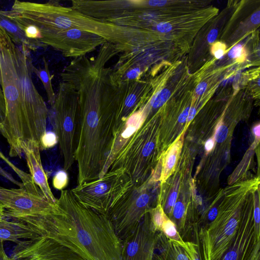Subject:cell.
Returning a JSON list of instances; mask_svg holds the SVG:
<instances>
[{
	"mask_svg": "<svg viewBox=\"0 0 260 260\" xmlns=\"http://www.w3.org/2000/svg\"><path fill=\"white\" fill-rule=\"evenodd\" d=\"M30 51L16 44L0 26V86L6 113L0 133L9 146L11 157H21L22 147L32 143L41 150L47 132L49 110L32 79Z\"/></svg>",
	"mask_w": 260,
	"mask_h": 260,
	"instance_id": "obj_1",
	"label": "cell"
},
{
	"mask_svg": "<svg viewBox=\"0 0 260 260\" xmlns=\"http://www.w3.org/2000/svg\"><path fill=\"white\" fill-rule=\"evenodd\" d=\"M54 213L19 216L14 220L52 239L86 260H121V241L109 219L79 203L71 190H62Z\"/></svg>",
	"mask_w": 260,
	"mask_h": 260,
	"instance_id": "obj_2",
	"label": "cell"
},
{
	"mask_svg": "<svg viewBox=\"0 0 260 260\" xmlns=\"http://www.w3.org/2000/svg\"><path fill=\"white\" fill-rule=\"evenodd\" d=\"M79 124L75 159L77 185L103 176L114 141V129L122 101L116 92L96 85L78 91Z\"/></svg>",
	"mask_w": 260,
	"mask_h": 260,
	"instance_id": "obj_3",
	"label": "cell"
},
{
	"mask_svg": "<svg viewBox=\"0 0 260 260\" xmlns=\"http://www.w3.org/2000/svg\"><path fill=\"white\" fill-rule=\"evenodd\" d=\"M21 18L24 25L35 30L38 38L55 30L78 29L93 33L108 43L127 48L134 46L140 35L139 29L88 16L73 8L63 7L56 1L28 2L22 9Z\"/></svg>",
	"mask_w": 260,
	"mask_h": 260,
	"instance_id": "obj_4",
	"label": "cell"
},
{
	"mask_svg": "<svg viewBox=\"0 0 260 260\" xmlns=\"http://www.w3.org/2000/svg\"><path fill=\"white\" fill-rule=\"evenodd\" d=\"M56 135L63 159L64 171L74 162L79 124V102L77 91L69 83L60 82L54 103L49 115Z\"/></svg>",
	"mask_w": 260,
	"mask_h": 260,
	"instance_id": "obj_5",
	"label": "cell"
},
{
	"mask_svg": "<svg viewBox=\"0 0 260 260\" xmlns=\"http://www.w3.org/2000/svg\"><path fill=\"white\" fill-rule=\"evenodd\" d=\"M134 186L129 176L119 169L108 171L102 177L77 185L71 191L82 205L107 216Z\"/></svg>",
	"mask_w": 260,
	"mask_h": 260,
	"instance_id": "obj_6",
	"label": "cell"
},
{
	"mask_svg": "<svg viewBox=\"0 0 260 260\" xmlns=\"http://www.w3.org/2000/svg\"><path fill=\"white\" fill-rule=\"evenodd\" d=\"M146 189L143 184L134 185L107 215L121 241L131 234L145 215L150 211V197Z\"/></svg>",
	"mask_w": 260,
	"mask_h": 260,
	"instance_id": "obj_7",
	"label": "cell"
},
{
	"mask_svg": "<svg viewBox=\"0 0 260 260\" xmlns=\"http://www.w3.org/2000/svg\"><path fill=\"white\" fill-rule=\"evenodd\" d=\"M43 48L50 46L66 57L78 58L107 42L103 38L78 29L55 30L42 35L38 40Z\"/></svg>",
	"mask_w": 260,
	"mask_h": 260,
	"instance_id": "obj_8",
	"label": "cell"
},
{
	"mask_svg": "<svg viewBox=\"0 0 260 260\" xmlns=\"http://www.w3.org/2000/svg\"><path fill=\"white\" fill-rule=\"evenodd\" d=\"M10 257V260H86L56 241L44 236L19 241Z\"/></svg>",
	"mask_w": 260,
	"mask_h": 260,
	"instance_id": "obj_9",
	"label": "cell"
},
{
	"mask_svg": "<svg viewBox=\"0 0 260 260\" xmlns=\"http://www.w3.org/2000/svg\"><path fill=\"white\" fill-rule=\"evenodd\" d=\"M57 203L48 201L44 196L27 191L23 188L8 189L3 217L11 219L19 216H39L55 212Z\"/></svg>",
	"mask_w": 260,
	"mask_h": 260,
	"instance_id": "obj_10",
	"label": "cell"
},
{
	"mask_svg": "<svg viewBox=\"0 0 260 260\" xmlns=\"http://www.w3.org/2000/svg\"><path fill=\"white\" fill-rule=\"evenodd\" d=\"M145 215L134 231L121 241V260H152L157 234Z\"/></svg>",
	"mask_w": 260,
	"mask_h": 260,
	"instance_id": "obj_11",
	"label": "cell"
},
{
	"mask_svg": "<svg viewBox=\"0 0 260 260\" xmlns=\"http://www.w3.org/2000/svg\"><path fill=\"white\" fill-rule=\"evenodd\" d=\"M22 149L32 182L48 201L57 203V199L50 189L47 176L42 166L40 147L32 143H26L22 146Z\"/></svg>",
	"mask_w": 260,
	"mask_h": 260,
	"instance_id": "obj_12",
	"label": "cell"
},
{
	"mask_svg": "<svg viewBox=\"0 0 260 260\" xmlns=\"http://www.w3.org/2000/svg\"><path fill=\"white\" fill-rule=\"evenodd\" d=\"M40 237L41 236L38 231L23 222L0 217V244L5 241L17 243L21 240Z\"/></svg>",
	"mask_w": 260,
	"mask_h": 260,
	"instance_id": "obj_13",
	"label": "cell"
},
{
	"mask_svg": "<svg viewBox=\"0 0 260 260\" xmlns=\"http://www.w3.org/2000/svg\"><path fill=\"white\" fill-rule=\"evenodd\" d=\"M0 26L16 44L25 46L30 51H35L41 48L39 43L26 38L18 26L2 10H0Z\"/></svg>",
	"mask_w": 260,
	"mask_h": 260,
	"instance_id": "obj_14",
	"label": "cell"
},
{
	"mask_svg": "<svg viewBox=\"0 0 260 260\" xmlns=\"http://www.w3.org/2000/svg\"><path fill=\"white\" fill-rule=\"evenodd\" d=\"M156 246L162 260H189L184 249L162 232L157 234Z\"/></svg>",
	"mask_w": 260,
	"mask_h": 260,
	"instance_id": "obj_15",
	"label": "cell"
},
{
	"mask_svg": "<svg viewBox=\"0 0 260 260\" xmlns=\"http://www.w3.org/2000/svg\"><path fill=\"white\" fill-rule=\"evenodd\" d=\"M43 67L37 68L34 66L33 73L41 81L46 92L48 102L52 106L55 102L56 94L53 90L52 84V76L50 75L48 62L46 58H43Z\"/></svg>",
	"mask_w": 260,
	"mask_h": 260,
	"instance_id": "obj_16",
	"label": "cell"
},
{
	"mask_svg": "<svg viewBox=\"0 0 260 260\" xmlns=\"http://www.w3.org/2000/svg\"><path fill=\"white\" fill-rule=\"evenodd\" d=\"M0 158L17 175L23 183L24 189L29 193L38 196L43 194L38 187L32 182L30 174L24 172L15 166L0 150Z\"/></svg>",
	"mask_w": 260,
	"mask_h": 260,
	"instance_id": "obj_17",
	"label": "cell"
},
{
	"mask_svg": "<svg viewBox=\"0 0 260 260\" xmlns=\"http://www.w3.org/2000/svg\"><path fill=\"white\" fill-rule=\"evenodd\" d=\"M161 232L169 239L177 242L183 248L185 247V241L183 240V239L178 232L176 225L167 216L162 225Z\"/></svg>",
	"mask_w": 260,
	"mask_h": 260,
	"instance_id": "obj_18",
	"label": "cell"
},
{
	"mask_svg": "<svg viewBox=\"0 0 260 260\" xmlns=\"http://www.w3.org/2000/svg\"><path fill=\"white\" fill-rule=\"evenodd\" d=\"M150 219L154 230L161 232V227L166 217L160 205L150 210Z\"/></svg>",
	"mask_w": 260,
	"mask_h": 260,
	"instance_id": "obj_19",
	"label": "cell"
},
{
	"mask_svg": "<svg viewBox=\"0 0 260 260\" xmlns=\"http://www.w3.org/2000/svg\"><path fill=\"white\" fill-rule=\"evenodd\" d=\"M171 92L166 88L157 91L151 98L150 101V106L154 108H157L162 106L170 98Z\"/></svg>",
	"mask_w": 260,
	"mask_h": 260,
	"instance_id": "obj_20",
	"label": "cell"
},
{
	"mask_svg": "<svg viewBox=\"0 0 260 260\" xmlns=\"http://www.w3.org/2000/svg\"><path fill=\"white\" fill-rule=\"evenodd\" d=\"M180 144V142L175 144L168 153L164 168V175L169 173L174 167Z\"/></svg>",
	"mask_w": 260,
	"mask_h": 260,
	"instance_id": "obj_21",
	"label": "cell"
},
{
	"mask_svg": "<svg viewBox=\"0 0 260 260\" xmlns=\"http://www.w3.org/2000/svg\"><path fill=\"white\" fill-rule=\"evenodd\" d=\"M185 246L183 248L185 251L189 260H202L200 247L198 244L192 242H185Z\"/></svg>",
	"mask_w": 260,
	"mask_h": 260,
	"instance_id": "obj_22",
	"label": "cell"
},
{
	"mask_svg": "<svg viewBox=\"0 0 260 260\" xmlns=\"http://www.w3.org/2000/svg\"><path fill=\"white\" fill-rule=\"evenodd\" d=\"M68 183V174L65 171H59L53 178L52 184L57 190H63Z\"/></svg>",
	"mask_w": 260,
	"mask_h": 260,
	"instance_id": "obj_23",
	"label": "cell"
},
{
	"mask_svg": "<svg viewBox=\"0 0 260 260\" xmlns=\"http://www.w3.org/2000/svg\"><path fill=\"white\" fill-rule=\"evenodd\" d=\"M57 142V138L54 132H46L41 139V150L51 148Z\"/></svg>",
	"mask_w": 260,
	"mask_h": 260,
	"instance_id": "obj_24",
	"label": "cell"
},
{
	"mask_svg": "<svg viewBox=\"0 0 260 260\" xmlns=\"http://www.w3.org/2000/svg\"><path fill=\"white\" fill-rule=\"evenodd\" d=\"M245 53L243 46L240 44H238L234 46L230 50L228 54L229 56L232 58L240 60L241 58H244Z\"/></svg>",
	"mask_w": 260,
	"mask_h": 260,
	"instance_id": "obj_25",
	"label": "cell"
},
{
	"mask_svg": "<svg viewBox=\"0 0 260 260\" xmlns=\"http://www.w3.org/2000/svg\"><path fill=\"white\" fill-rule=\"evenodd\" d=\"M228 129L224 125H219L216 129L215 134V140L217 142L221 143L223 142L227 137Z\"/></svg>",
	"mask_w": 260,
	"mask_h": 260,
	"instance_id": "obj_26",
	"label": "cell"
},
{
	"mask_svg": "<svg viewBox=\"0 0 260 260\" xmlns=\"http://www.w3.org/2000/svg\"><path fill=\"white\" fill-rule=\"evenodd\" d=\"M225 46L224 44L217 42L213 45L212 51L214 56L217 59L221 58L225 53Z\"/></svg>",
	"mask_w": 260,
	"mask_h": 260,
	"instance_id": "obj_27",
	"label": "cell"
},
{
	"mask_svg": "<svg viewBox=\"0 0 260 260\" xmlns=\"http://www.w3.org/2000/svg\"><path fill=\"white\" fill-rule=\"evenodd\" d=\"M0 175L18 186L19 188H24L23 183L21 182L17 181L10 174L5 171L0 166Z\"/></svg>",
	"mask_w": 260,
	"mask_h": 260,
	"instance_id": "obj_28",
	"label": "cell"
},
{
	"mask_svg": "<svg viewBox=\"0 0 260 260\" xmlns=\"http://www.w3.org/2000/svg\"><path fill=\"white\" fill-rule=\"evenodd\" d=\"M156 28L160 32L166 33L172 30V26L169 22H161L156 25Z\"/></svg>",
	"mask_w": 260,
	"mask_h": 260,
	"instance_id": "obj_29",
	"label": "cell"
},
{
	"mask_svg": "<svg viewBox=\"0 0 260 260\" xmlns=\"http://www.w3.org/2000/svg\"><path fill=\"white\" fill-rule=\"evenodd\" d=\"M8 193V188L0 186V204L3 206V207L6 203Z\"/></svg>",
	"mask_w": 260,
	"mask_h": 260,
	"instance_id": "obj_30",
	"label": "cell"
},
{
	"mask_svg": "<svg viewBox=\"0 0 260 260\" xmlns=\"http://www.w3.org/2000/svg\"><path fill=\"white\" fill-rule=\"evenodd\" d=\"M177 196V194L175 191L173 192L170 196L168 202V206L169 208L168 210L169 212H171L172 207H174L176 203Z\"/></svg>",
	"mask_w": 260,
	"mask_h": 260,
	"instance_id": "obj_31",
	"label": "cell"
},
{
	"mask_svg": "<svg viewBox=\"0 0 260 260\" xmlns=\"http://www.w3.org/2000/svg\"><path fill=\"white\" fill-rule=\"evenodd\" d=\"M218 31L216 29H212L209 32L207 36V41L209 43H212L216 39Z\"/></svg>",
	"mask_w": 260,
	"mask_h": 260,
	"instance_id": "obj_32",
	"label": "cell"
},
{
	"mask_svg": "<svg viewBox=\"0 0 260 260\" xmlns=\"http://www.w3.org/2000/svg\"><path fill=\"white\" fill-rule=\"evenodd\" d=\"M207 83L205 82L200 83L197 86L196 89V92L198 95L203 94L207 88Z\"/></svg>",
	"mask_w": 260,
	"mask_h": 260,
	"instance_id": "obj_33",
	"label": "cell"
},
{
	"mask_svg": "<svg viewBox=\"0 0 260 260\" xmlns=\"http://www.w3.org/2000/svg\"><path fill=\"white\" fill-rule=\"evenodd\" d=\"M189 109H190V107H189L186 108L183 111V112L180 114V115H179V116L178 117V121L180 123H182L185 122L186 121V120L187 119Z\"/></svg>",
	"mask_w": 260,
	"mask_h": 260,
	"instance_id": "obj_34",
	"label": "cell"
},
{
	"mask_svg": "<svg viewBox=\"0 0 260 260\" xmlns=\"http://www.w3.org/2000/svg\"><path fill=\"white\" fill-rule=\"evenodd\" d=\"M218 210L216 208H211L208 214V219L210 221H213L217 216Z\"/></svg>",
	"mask_w": 260,
	"mask_h": 260,
	"instance_id": "obj_35",
	"label": "cell"
},
{
	"mask_svg": "<svg viewBox=\"0 0 260 260\" xmlns=\"http://www.w3.org/2000/svg\"><path fill=\"white\" fill-rule=\"evenodd\" d=\"M0 260H10V257L7 254L4 247V243L0 244Z\"/></svg>",
	"mask_w": 260,
	"mask_h": 260,
	"instance_id": "obj_36",
	"label": "cell"
},
{
	"mask_svg": "<svg viewBox=\"0 0 260 260\" xmlns=\"http://www.w3.org/2000/svg\"><path fill=\"white\" fill-rule=\"evenodd\" d=\"M149 6L151 7H161L165 5L167 3L166 1H150L148 2Z\"/></svg>",
	"mask_w": 260,
	"mask_h": 260,
	"instance_id": "obj_37",
	"label": "cell"
},
{
	"mask_svg": "<svg viewBox=\"0 0 260 260\" xmlns=\"http://www.w3.org/2000/svg\"><path fill=\"white\" fill-rule=\"evenodd\" d=\"M251 21L254 24H257L260 22L259 11L254 13L251 16Z\"/></svg>",
	"mask_w": 260,
	"mask_h": 260,
	"instance_id": "obj_38",
	"label": "cell"
},
{
	"mask_svg": "<svg viewBox=\"0 0 260 260\" xmlns=\"http://www.w3.org/2000/svg\"><path fill=\"white\" fill-rule=\"evenodd\" d=\"M196 114V109L194 107L190 108L187 117V121H191Z\"/></svg>",
	"mask_w": 260,
	"mask_h": 260,
	"instance_id": "obj_39",
	"label": "cell"
},
{
	"mask_svg": "<svg viewBox=\"0 0 260 260\" xmlns=\"http://www.w3.org/2000/svg\"><path fill=\"white\" fill-rule=\"evenodd\" d=\"M214 141L212 139H208L205 143V147L207 151H210L213 147Z\"/></svg>",
	"mask_w": 260,
	"mask_h": 260,
	"instance_id": "obj_40",
	"label": "cell"
},
{
	"mask_svg": "<svg viewBox=\"0 0 260 260\" xmlns=\"http://www.w3.org/2000/svg\"><path fill=\"white\" fill-rule=\"evenodd\" d=\"M253 132L255 136L259 138L260 136V126L259 124L256 125L253 128Z\"/></svg>",
	"mask_w": 260,
	"mask_h": 260,
	"instance_id": "obj_41",
	"label": "cell"
},
{
	"mask_svg": "<svg viewBox=\"0 0 260 260\" xmlns=\"http://www.w3.org/2000/svg\"><path fill=\"white\" fill-rule=\"evenodd\" d=\"M152 260H162L159 254L154 253Z\"/></svg>",
	"mask_w": 260,
	"mask_h": 260,
	"instance_id": "obj_42",
	"label": "cell"
},
{
	"mask_svg": "<svg viewBox=\"0 0 260 260\" xmlns=\"http://www.w3.org/2000/svg\"><path fill=\"white\" fill-rule=\"evenodd\" d=\"M4 210L3 206L0 204V217H3Z\"/></svg>",
	"mask_w": 260,
	"mask_h": 260,
	"instance_id": "obj_43",
	"label": "cell"
}]
</instances>
